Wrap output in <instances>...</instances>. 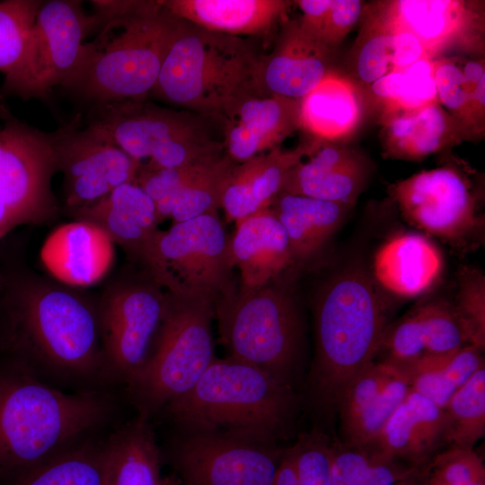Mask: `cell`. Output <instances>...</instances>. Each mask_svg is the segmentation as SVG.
I'll return each instance as SVG.
<instances>
[{
	"instance_id": "obj_20",
	"label": "cell",
	"mask_w": 485,
	"mask_h": 485,
	"mask_svg": "<svg viewBox=\"0 0 485 485\" xmlns=\"http://www.w3.org/2000/svg\"><path fill=\"white\" fill-rule=\"evenodd\" d=\"M307 157L289 170L280 191L354 206L371 175L367 157L341 143L321 140Z\"/></svg>"
},
{
	"instance_id": "obj_10",
	"label": "cell",
	"mask_w": 485,
	"mask_h": 485,
	"mask_svg": "<svg viewBox=\"0 0 485 485\" xmlns=\"http://www.w3.org/2000/svg\"><path fill=\"white\" fill-rule=\"evenodd\" d=\"M229 247L218 214H207L158 229L137 263L170 294L216 302L235 287Z\"/></svg>"
},
{
	"instance_id": "obj_35",
	"label": "cell",
	"mask_w": 485,
	"mask_h": 485,
	"mask_svg": "<svg viewBox=\"0 0 485 485\" xmlns=\"http://www.w3.org/2000/svg\"><path fill=\"white\" fill-rule=\"evenodd\" d=\"M236 163L225 154L206 173L155 202L158 223L169 217L173 223H180L202 215L218 214L226 180Z\"/></svg>"
},
{
	"instance_id": "obj_54",
	"label": "cell",
	"mask_w": 485,
	"mask_h": 485,
	"mask_svg": "<svg viewBox=\"0 0 485 485\" xmlns=\"http://www.w3.org/2000/svg\"><path fill=\"white\" fill-rule=\"evenodd\" d=\"M4 270H0V292L4 288Z\"/></svg>"
},
{
	"instance_id": "obj_8",
	"label": "cell",
	"mask_w": 485,
	"mask_h": 485,
	"mask_svg": "<svg viewBox=\"0 0 485 485\" xmlns=\"http://www.w3.org/2000/svg\"><path fill=\"white\" fill-rule=\"evenodd\" d=\"M84 120L103 129L129 156L153 168H177L225 154L220 120L148 99L88 108Z\"/></svg>"
},
{
	"instance_id": "obj_48",
	"label": "cell",
	"mask_w": 485,
	"mask_h": 485,
	"mask_svg": "<svg viewBox=\"0 0 485 485\" xmlns=\"http://www.w3.org/2000/svg\"><path fill=\"white\" fill-rule=\"evenodd\" d=\"M460 64L469 93V102L478 139L485 132V63L483 58L463 57Z\"/></svg>"
},
{
	"instance_id": "obj_19",
	"label": "cell",
	"mask_w": 485,
	"mask_h": 485,
	"mask_svg": "<svg viewBox=\"0 0 485 485\" xmlns=\"http://www.w3.org/2000/svg\"><path fill=\"white\" fill-rule=\"evenodd\" d=\"M331 49L306 32L299 20L284 22L273 50L260 57V92L301 101L331 69Z\"/></svg>"
},
{
	"instance_id": "obj_37",
	"label": "cell",
	"mask_w": 485,
	"mask_h": 485,
	"mask_svg": "<svg viewBox=\"0 0 485 485\" xmlns=\"http://www.w3.org/2000/svg\"><path fill=\"white\" fill-rule=\"evenodd\" d=\"M445 442L473 447L485 436V366H481L442 409Z\"/></svg>"
},
{
	"instance_id": "obj_49",
	"label": "cell",
	"mask_w": 485,
	"mask_h": 485,
	"mask_svg": "<svg viewBox=\"0 0 485 485\" xmlns=\"http://www.w3.org/2000/svg\"><path fill=\"white\" fill-rule=\"evenodd\" d=\"M376 4L389 24L392 32V71L403 70L420 59L429 58L418 38L410 31L394 24L387 19L377 2Z\"/></svg>"
},
{
	"instance_id": "obj_36",
	"label": "cell",
	"mask_w": 485,
	"mask_h": 485,
	"mask_svg": "<svg viewBox=\"0 0 485 485\" xmlns=\"http://www.w3.org/2000/svg\"><path fill=\"white\" fill-rule=\"evenodd\" d=\"M381 115L415 110L438 102L433 59H420L401 71L390 72L370 84Z\"/></svg>"
},
{
	"instance_id": "obj_51",
	"label": "cell",
	"mask_w": 485,
	"mask_h": 485,
	"mask_svg": "<svg viewBox=\"0 0 485 485\" xmlns=\"http://www.w3.org/2000/svg\"><path fill=\"white\" fill-rule=\"evenodd\" d=\"M161 485H183L175 473L162 478Z\"/></svg>"
},
{
	"instance_id": "obj_46",
	"label": "cell",
	"mask_w": 485,
	"mask_h": 485,
	"mask_svg": "<svg viewBox=\"0 0 485 485\" xmlns=\"http://www.w3.org/2000/svg\"><path fill=\"white\" fill-rule=\"evenodd\" d=\"M432 459L429 479L449 485L485 483V466L473 447L451 445Z\"/></svg>"
},
{
	"instance_id": "obj_44",
	"label": "cell",
	"mask_w": 485,
	"mask_h": 485,
	"mask_svg": "<svg viewBox=\"0 0 485 485\" xmlns=\"http://www.w3.org/2000/svg\"><path fill=\"white\" fill-rule=\"evenodd\" d=\"M397 368L384 361H373L360 371L342 392L337 406L341 429L383 391Z\"/></svg>"
},
{
	"instance_id": "obj_13",
	"label": "cell",
	"mask_w": 485,
	"mask_h": 485,
	"mask_svg": "<svg viewBox=\"0 0 485 485\" xmlns=\"http://www.w3.org/2000/svg\"><path fill=\"white\" fill-rule=\"evenodd\" d=\"M48 134L57 171L64 176L67 214L135 181L142 163L124 152L103 129L85 122L81 113Z\"/></svg>"
},
{
	"instance_id": "obj_27",
	"label": "cell",
	"mask_w": 485,
	"mask_h": 485,
	"mask_svg": "<svg viewBox=\"0 0 485 485\" xmlns=\"http://www.w3.org/2000/svg\"><path fill=\"white\" fill-rule=\"evenodd\" d=\"M443 257L426 235L400 233L391 236L375 251L373 273L386 291L404 298L419 296L438 279Z\"/></svg>"
},
{
	"instance_id": "obj_26",
	"label": "cell",
	"mask_w": 485,
	"mask_h": 485,
	"mask_svg": "<svg viewBox=\"0 0 485 485\" xmlns=\"http://www.w3.org/2000/svg\"><path fill=\"white\" fill-rule=\"evenodd\" d=\"M383 155L419 161L466 141L460 125L439 104L380 116Z\"/></svg>"
},
{
	"instance_id": "obj_28",
	"label": "cell",
	"mask_w": 485,
	"mask_h": 485,
	"mask_svg": "<svg viewBox=\"0 0 485 485\" xmlns=\"http://www.w3.org/2000/svg\"><path fill=\"white\" fill-rule=\"evenodd\" d=\"M175 17L228 36L264 34L286 17L294 2L285 0H166Z\"/></svg>"
},
{
	"instance_id": "obj_47",
	"label": "cell",
	"mask_w": 485,
	"mask_h": 485,
	"mask_svg": "<svg viewBox=\"0 0 485 485\" xmlns=\"http://www.w3.org/2000/svg\"><path fill=\"white\" fill-rule=\"evenodd\" d=\"M369 461L368 447L334 445L331 485H363Z\"/></svg>"
},
{
	"instance_id": "obj_5",
	"label": "cell",
	"mask_w": 485,
	"mask_h": 485,
	"mask_svg": "<svg viewBox=\"0 0 485 485\" xmlns=\"http://www.w3.org/2000/svg\"><path fill=\"white\" fill-rule=\"evenodd\" d=\"M110 411L103 394L66 393L31 374L0 375V475L20 474L75 444Z\"/></svg>"
},
{
	"instance_id": "obj_25",
	"label": "cell",
	"mask_w": 485,
	"mask_h": 485,
	"mask_svg": "<svg viewBox=\"0 0 485 485\" xmlns=\"http://www.w3.org/2000/svg\"><path fill=\"white\" fill-rule=\"evenodd\" d=\"M445 442L443 410L410 388L371 447L418 467Z\"/></svg>"
},
{
	"instance_id": "obj_24",
	"label": "cell",
	"mask_w": 485,
	"mask_h": 485,
	"mask_svg": "<svg viewBox=\"0 0 485 485\" xmlns=\"http://www.w3.org/2000/svg\"><path fill=\"white\" fill-rule=\"evenodd\" d=\"M68 215L101 227L135 263L159 229L154 202L135 181L122 184L98 202Z\"/></svg>"
},
{
	"instance_id": "obj_38",
	"label": "cell",
	"mask_w": 485,
	"mask_h": 485,
	"mask_svg": "<svg viewBox=\"0 0 485 485\" xmlns=\"http://www.w3.org/2000/svg\"><path fill=\"white\" fill-rule=\"evenodd\" d=\"M360 20L352 62L358 80L370 85L392 71V32L376 2L364 6Z\"/></svg>"
},
{
	"instance_id": "obj_18",
	"label": "cell",
	"mask_w": 485,
	"mask_h": 485,
	"mask_svg": "<svg viewBox=\"0 0 485 485\" xmlns=\"http://www.w3.org/2000/svg\"><path fill=\"white\" fill-rule=\"evenodd\" d=\"M225 154L235 163L270 151L301 128L300 101L247 93L228 105L218 117Z\"/></svg>"
},
{
	"instance_id": "obj_4",
	"label": "cell",
	"mask_w": 485,
	"mask_h": 485,
	"mask_svg": "<svg viewBox=\"0 0 485 485\" xmlns=\"http://www.w3.org/2000/svg\"><path fill=\"white\" fill-rule=\"evenodd\" d=\"M313 317L315 350L308 389L313 403L331 411L349 382L377 356L387 311L369 277L350 269L321 287Z\"/></svg>"
},
{
	"instance_id": "obj_3",
	"label": "cell",
	"mask_w": 485,
	"mask_h": 485,
	"mask_svg": "<svg viewBox=\"0 0 485 485\" xmlns=\"http://www.w3.org/2000/svg\"><path fill=\"white\" fill-rule=\"evenodd\" d=\"M180 19L161 1L101 24L58 87L87 108L148 99Z\"/></svg>"
},
{
	"instance_id": "obj_50",
	"label": "cell",
	"mask_w": 485,
	"mask_h": 485,
	"mask_svg": "<svg viewBox=\"0 0 485 485\" xmlns=\"http://www.w3.org/2000/svg\"><path fill=\"white\" fill-rule=\"evenodd\" d=\"M271 485H299L291 447L285 449Z\"/></svg>"
},
{
	"instance_id": "obj_12",
	"label": "cell",
	"mask_w": 485,
	"mask_h": 485,
	"mask_svg": "<svg viewBox=\"0 0 485 485\" xmlns=\"http://www.w3.org/2000/svg\"><path fill=\"white\" fill-rule=\"evenodd\" d=\"M389 193L410 225L459 250L483 226L472 182L455 163L415 173Z\"/></svg>"
},
{
	"instance_id": "obj_42",
	"label": "cell",
	"mask_w": 485,
	"mask_h": 485,
	"mask_svg": "<svg viewBox=\"0 0 485 485\" xmlns=\"http://www.w3.org/2000/svg\"><path fill=\"white\" fill-rule=\"evenodd\" d=\"M468 345L483 350L485 346V278L476 269L464 268L452 304Z\"/></svg>"
},
{
	"instance_id": "obj_21",
	"label": "cell",
	"mask_w": 485,
	"mask_h": 485,
	"mask_svg": "<svg viewBox=\"0 0 485 485\" xmlns=\"http://www.w3.org/2000/svg\"><path fill=\"white\" fill-rule=\"evenodd\" d=\"M114 254V242L101 227L75 220L54 229L43 242L40 255L54 279L84 288L106 277Z\"/></svg>"
},
{
	"instance_id": "obj_52",
	"label": "cell",
	"mask_w": 485,
	"mask_h": 485,
	"mask_svg": "<svg viewBox=\"0 0 485 485\" xmlns=\"http://www.w3.org/2000/svg\"><path fill=\"white\" fill-rule=\"evenodd\" d=\"M394 485H426L425 481H420L417 476L401 481Z\"/></svg>"
},
{
	"instance_id": "obj_34",
	"label": "cell",
	"mask_w": 485,
	"mask_h": 485,
	"mask_svg": "<svg viewBox=\"0 0 485 485\" xmlns=\"http://www.w3.org/2000/svg\"><path fill=\"white\" fill-rule=\"evenodd\" d=\"M43 1H0V92L14 95L21 82L37 13Z\"/></svg>"
},
{
	"instance_id": "obj_11",
	"label": "cell",
	"mask_w": 485,
	"mask_h": 485,
	"mask_svg": "<svg viewBox=\"0 0 485 485\" xmlns=\"http://www.w3.org/2000/svg\"><path fill=\"white\" fill-rule=\"evenodd\" d=\"M166 296V291L141 269L105 285L97 299L110 379L128 385L142 370L163 317Z\"/></svg>"
},
{
	"instance_id": "obj_2",
	"label": "cell",
	"mask_w": 485,
	"mask_h": 485,
	"mask_svg": "<svg viewBox=\"0 0 485 485\" xmlns=\"http://www.w3.org/2000/svg\"><path fill=\"white\" fill-rule=\"evenodd\" d=\"M300 405L296 390L227 357H215L196 384L162 411L180 429L278 445L293 433Z\"/></svg>"
},
{
	"instance_id": "obj_22",
	"label": "cell",
	"mask_w": 485,
	"mask_h": 485,
	"mask_svg": "<svg viewBox=\"0 0 485 485\" xmlns=\"http://www.w3.org/2000/svg\"><path fill=\"white\" fill-rule=\"evenodd\" d=\"M230 236V257L240 272V290L260 288L294 264L287 233L269 207L240 219Z\"/></svg>"
},
{
	"instance_id": "obj_40",
	"label": "cell",
	"mask_w": 485,
	"mask_h": 485,
	"mask_svg": "<svg viewBox=\"0 0 485 485\" xmlns=\"http://www.w3.org/2000/svg\"><path fill=\"white\" fill-rule=\"evenodd\" d=\"M410 388L407 377L397 368L383 391L348 427L341 429L345 445H372L392 414L404 400Z\"/></svg>"
},
{
	"instance_id": "obj_9",
	"label": "cell",
	"mask_w": 485,
	"mask_h": 485,
	"mask_svg": "<svg viewBox=\"0 0 485 485\" xmlns=\"http://www.w3.org/2000/svg\"><path fill=\"white\" fill-rule=\"evenodd\" d=\"M163 317L150 356L127 385L138 414L149 419L188 392L214 360L215 301L166 292Z\"/></svg>"
},
{
	"instance_id": "obj_15",
	"label": "cell",
	"mask_w": 485,
	"mask_h": 485,
	"mask_svg": "<svg viewBox=\"0 0 485 485\" xmlns=\"http://www.w3.org/2000/svg\"><path fill=\"white\" fill-rule=\"evenodd\" d=\"M57 172L48 132L15 117L0 128V197L17 225L45 224L59 212L51 181Z\"/></svg>"
},
{
	"instance_id": "obj_43",
	"label": "cell",
	"mask_w": 485,
	"mask_h": 485,
	"mask_svg": "<svg viewBox=\"0 0 485 485\" xmlns=\"http://www.w3.org/2000/svg\"><path fill=\"white\" fill-rule=\"evenodd\" d=\"M415 309L421 323L427 355L446 354L468 345L452 304L436 299Z\"/></svg>"
},
{
	"instance_id": "obj_1",
	"label": "cell",
	"mask_w": 485,
	"mask_h": 485,
	"mask_svg": "<svg viewBox=\"0 0 485 485\" xmlns=\"http://www.w3.org/2000/svg\"><path fill=\"white\" fill-rule=\"evenodd\" d=\"M7 340L34 369L64 378H109L98 299L27 268L4 270Z\"/></svg>"
},
{
	"instance_id": "obj_30",
	"label": "cell",
	"mask_w": 485,
	"mask_h": 485,
	"mask_svg": "<svg viewBox=\"0 0 485 485\" xmlns=\"http://www.w3.org/2000/svg\"><path fill=\"white\" fill-rule=\"evenodd\" d=\"M284 227L294 264L313 258L342 223L348 207L279 191L269 207Z\"/></svg>"
},
{
	"instance_id": "obj_31",
	"label": "cell",
	"mask_w": 485,
	"mask_h": 485,
	"mask_svg": "<svg viewBox=\"0 0 485 485\" xmlns=\"http://www.w3.org/2000/svg\"><path fill=\"white\" fill-rule=\"evenodd\" d=\"M108 485H161V454L149 419L139 415L105 442Z\"/></svg>"
},
{
	"instance_id": "obj_45",
	"label": "cell",
	"mask_w": 485,
	"mask_h": 485,
	"mask_svg": "<svg viewBox=\"0 0 485 485\" xmlns=\"http://www.w3.org/2000/svg\"><path fill=\"white\" fill-rule=\"evenodd\" d=\"M291 449L299 485H331L334 445L325 435L304 434Z\"/></svg>"
},
{
	"instance_id": "obj_7",
	"label": "cell",
	"mask_w": 485,
	"mask_h": 485,
	"mask_svg": "<svg viewBox=\"0 0 485 485\" xmlns=\"http://www.w3.org/2000/svg\"><path fill=\"white\" fill-rule=\"evenodd\" d=\"M282 278L253 290L235 286L216 298L215 318L228 357L296 390L302 374L303 324Z\"/></svg>"
},
{
	"instance_id": "obj_55",
	"label": "cell",
	"mask_w": 485,
	"mask_h": 485,
	"mask_svg": "<svg viewBox=\"0 0 485 485\" xmlns=\"http://www.w3.org/2000/svg\"><path fill=\"white\" fill-rule=\"evenodd\" d=\"M7 233H8L7 231L0 229V240H1Z\"/></svg>"
},
{
	"instance_id": "obj_14",
	"label": "cell",
	"mask_w": 485,
	"mask_h": 485,
	"mask_svg": "<svg viewBox=\"0 0 485 485\" xmlns=\"http://www.w3.org/2000/svg\"><path fill=\"white\" fill-rule=\"evenodd\" d=\"M179 430L169 458L183 485H271L285 451L216 432Z\"/></svg>"
},
{
	"instance_id": "obj_53",
	"label": "cell",
	"mask_w": 485,
	"mask_h": 485,
	"mask_svg": "<svg viewBox=\"0 0 485 485\" xmlns=\"http://www.w3.org/2000/svg\"><path fill=\"white\" fill-rule=\"evenodd\" d=\"M425 484L426 485H449V484H445V483H443V482H440L438 481L429 479V478H427V480L425 481ZM476 485H485V483H483V484H476Z\"/></svg>"
},
{
	"instance_id": "obj_33",
	"label": "cell",
	"mask_w": 485,
	"mask_h": 485,
	"mask_svg": "<svg viewBox=\"0 0 485 485\" xmlns=\"http://www.w3.org/2000/svg\"><path fill=\"white\" fill-rule=\"evenodd\" d=\"M105 443L74 444L21 472L13 485H108Z\"/></svg>"
},
{
	"instance_id": "obj_23",
	"label": "cell",
	"mask_w": 485,
	"mask_h": 485,
	"mask_svg": "<svg viewBox=\"0 0 485 485\" xmlns=\"http://www.w3.org/2000/svg\"><path fill=\"white\" fill-rule=\"evenodd\" d=\"M318 143L313 139L291 150L278 146L236 163L222 195L221 208L226 220L236 222L269 207L289 170L309 156Z\"/></svg>"
},
{
	"instance_id": "obj_6",
	"label": "cell",
	"mask_w": 485,
	"mask_h": 485,
	"mask_svg": "<svg viewBox=\"0 0 485 485\" xmlns=\"http://www.w3.org/2000/svg\"><path fill=\"white\" fill-rule=\"evenodd\" d=\"M260 60L243 39L180 19L149 96L218 118L234 101L259 89Z\"/></svg>"
},
{
	"instance_id": "obj_39",
	"label": "cell",
	"mask_w": 485,
	"mask_h": 485,
	"mask_svg": "<svg viewBox=\"0 0 485 485\" xmlns=\"http://www.w3.org/2000/svg\"><path fill=\"white\" fill-rule=\"evenodd\" d=\"M303 15L302 28L332 50L360 21L365 4L358 0L294 1Z\"/></svg>"
},
{
	"instance_id": "obj_29",
	"label": "cell",
	"mask_w": 485,
	"mask_h": 485,
	"mask_svg": "<svg viewBox=\"0 0 485 485\" xmlns=\"http://www.w3.org/2000/svg\"><path fill=\"white\" fill-rule=\"evenodd\" d=\"M362 97L348 77L330 72L300 101V125L314 139L341 143L358 128Z\"/></svg>"
},
{
	"instance_id": "obj_41",
	"label": "cell",
	"mask_w": 485,
	"mask_h": 485,
	"mask_svg": "<svg viewBox=\"0 0 485 485\" xmlns=\"http://www.w3.org/2000/svg\"><path fill=\"white\" fill-rule=\"evenodd\" d=\"M434 78L439 104L460 125L466 140L478 139L469 102L460 57L433 59Z\"/></svg>"
},
{
	"instance_id": "obj_32",
	"label": "cell",
	"mask_w": 485,
	"mask_h": 485,
	"mask_svg": "<svg viewBox=\"0 0 485 485\" xmlns=\"http://www.w3.org/2000/svg\"><path fill=\"white\" fill-rule=\"evenodd\" d=\"M481 351L465 345L450 353L426 355L401 371L412 390L443 409L453 394L484 365Z\"/></svg>"
},
{
	"instance_id": "obj_16",
	"label": "cell",
	"mask_w": 485,
	"mask_h": 485,
	"mask_svg": "<svg viewBox=\"0 0 485 485\" xmlns=\"http://www.w3.org/2000/svg\"><path fill=\"white\" fill-rule=\"evenodd\" d=\"M97 29L94 15L84 11L81 1H43L14 96L47 100L73 72L85 40Z\"/></svg>"
},
{
	"instance_id": "obj_17",
	"label": "cell",
	"mask_w": 485,
	"mask_h": 485,
	"mask_svg": "<svg viewBox=\"0 0 485 485\" xmlns=\"http://www.w3.org/2000/svg\"><path fill=\"white\" fill-rule=\"evenodd\" d=\"M377 4L387 19L418 38L430 59L451 52L483 58V1L392 0Z\"/></svg>"
}]
</instances>
